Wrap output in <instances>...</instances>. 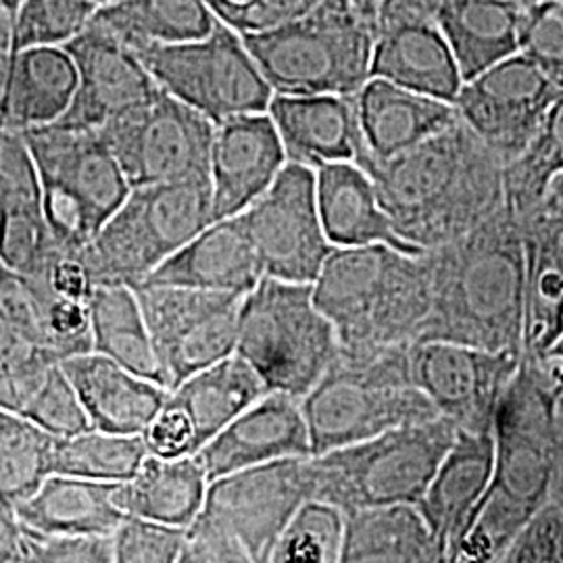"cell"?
Listing matches in <instances>:
<instances>
[{
    "label": "cell",
    "instance_id": "obj_1",
    "mask_svg": "<svg viewBox=\"0 0 563 563\" xmlns=\"http://www.w3.org/2000/svg\"><path fill=\"white\" fill-rule=\"evenodd\" d=\"M402 241L434 249L505 205V163L462 120L386 162L362 165Z\"/></svg>",
    "mask_w": 563,
    "mask_h": 563
},
{
    "label": "cell",
    "instance_id": "obj_2",
    "mask_svg": "<svg viewBox=\"0 0 563 563\" xmlns=\"http://www.w3.org/2000/svg\"><path fill=\"white\" fill-rule=\"evenodd\" d=\"M432 307L420 341L522 351L526 251L520 222L504 205L453 241L426 249Z\"/></svg>",
    "mask_w": 563,
    "mask_h": 563
},
{
    "label": "cell",
    "instance_id": "obj_3",
    "mask_svg": "<svg viewBox=\"0 0 563 563\" xmlns=\"http://www.w3.org/2000/svg\"><path fill=\"white\" fill-rule=\"evenodd\" d=\"M562 384V360L549 353L522 357L495 418L493 483L457 563L504 562L523 526L549 501L555 397Z\"/></svg>",
    "mask_w": 563,
    "mask_h": 563
},
{
    "label": "cell",
    "instance_id": "obj_4",
    "mask_svg": "<svg viewBox=\"0 0 563 563\" xmlns=\"http://www.w3.org/2000/svg\"><path fill=\"white\" fill-rule=\"evenodd\" d=\"M313 299L336 330L342 357H367L420 341L432 307L430 272L422 255L388 244L336 246Z\"/></svg>",
    "mask_w": 563,
    "mask_h": 563
},
{
    "label": "cell",
    "instance_id": "obj_5",
    "mask_svg": "<svg viewBox=\"0 0 563 563\" xmlns=\"http://www.w3.org/2000/svg\"><path fill=\"white\" fill-rule=\"evenodd\" d=\"M309 499L311 455L220 476L207 486L201 514L186 528L180 563H269L286 523Z\"/></svg>",
    "mask_w": 563,
    "mask_h": 563
},
{
    "label": "cell",
    "instance_id": "obj_6",
    "mask_svg": "<svg viewBox=\"0 0 563 563\" xmlns=\"http://www.w3.org/2000/svg\"><path fill=\"white\" fill-rule=\"evenodd\" d=\"M378 21L357 0H320L307 13L242 41L274 95L355 97L372 78Z\"/></svg>",
    "mask_w": 563,
    "mask_h": 563
},
{
    "label": "cell",
    "instance_id": "obj_7",
    "mask_svg": "<svg viewBox=\"0 0 563 563\" xmlns=\"http://www.w3.org/2000/svg\"><path fill=\"white\" fill-rule=\"evenodd\" d=\"M301 402L313 455L439 418L413 383L409 346L367 357L341 355Z\"/></svg>",
    "mask_w": 563,
    "mask_h": 563
},
{
    "label": "cell",
    "instance_id": "obj_8",
    "mask_svg": "<svg viewBox=\"0 0 563 563\" xmlns=\"http://www.w3.org/2000/svg\"><path fill=\"white\" fill-rule=\"evenodd\" d=\"M236 355L272 393L307 397L339 362L341 344L332 322L313 299V284L262 282L244 295Z\"/></svg>",
    "mask_w": 563,
    "mask_h": 563
},
{
    "label": "cell",
    "instance_id": "obj_9",
    "mask_svg": "<svg viewBox=\"0 0 563 563\" xmlns=\"http://www.w3.org/2000/svg\"><path fill=\"white\" fill-rule=\"evenodd\" d=\"M455 437L457 426L439 416L311 455L313 499L336 505L342 514L418 505Z\"/></svg>",
    "mask_w": 563,
    "mask_h": 563
},
{
    "label": "cell",
    "instance_id": "obj_10",
    "mask_svg": "<svg viewBox=\"0 0 563 563\" xmlns=\"http://www.w3.org/2000/svg\"><path fill=\"white\" fill-rule=\"evenodd\" d=\"M209 223V178L134 186L86 249L92 278L139 286Z\"/></svg>",
    "mask_w": 563,
    "mask_h": 563
},
{
    "label": "cell",
    "instance_id": "obj_11",
    "mask_svg": "<svg viewBox=\"0 0 563 563\" xmlns=\"http://www.w3.org/2000/svg\"><path fill=\"white\" fill-rule=\"evenodd\" d=\"M38 169L44 218L65 246L86 249L130 192L97 130L48 123L23 130Z\"/></svg>",
    "mask_w": 563,
    "mask_h": 563
},
{
    "label": "cell",
    "instance_id": "obj_12",
    "mask_svg": "<svg viewBox=\"0 0 563 563\" xmlns=\"http://www.w3.org/2000/svg\"><path fill=\"white\" fill-rule=\"evenodd\" d=\"M134 53L159 88L216 125L239 115L265 113L274 99L242 34L222 21L199 41L146 46Z\"/></svg>",
    "mask_w": 563,
    "mask_h": 563
},
{
    "label": "cell",
    "instance_id": "obj_13",
    "mask_svg": "<svg viewBox=\"0 0 563 563\" xmlns=\"http://www.w3.org/2000/svg\"><path fill=\"white\" fill-rule=\"evenodd\" d=\"M97 132L132 188L209 178L216 123L163 88Z\"/></svg>",
    "mask_w": 563,
    "mask_h": 563
},
{
    "label": "cell",
    "instance_id": "obj_14",
    "mask_svg": "<svg viewBox=\"0 0 563 563\" xmlns=\"http://www.w3.org/2000/svg\"><path fill=\"white\" fill-rule=\"evenodd\" d=\"M134 288L167 390L236 353L244 295L165 284Z\"/></svg>",
    "mask_w": 563,
    "mask_h": 563
},
{
    "label": "cell",
    "instance_id": "obj_15",
    "mask_svg": "<svg viewBox=\"0 0 563 563\" xmlns=\"http://www.w3.org/2000/svg\"><path fill=\"white\" fill-rule=\"evenodd\" d=\"M241 220L263 274L276 280L313 284L336 249L323 230L316 169L301 163H286Z\"/></svg>",
    "mask_w": 563,
    "mask_h": 563
},
{
    "label": "cell",
    "instance_id": "obj_16",
    "mask_svg": "<svg viewBox=\"0 0 563 563\" xmlns=\"http://www.w3.org/2000/svg\"><path fill=\"white\" fill-rule=\"evenodd\" d=\"M413 383L441 418L465 432H493L499 405L522 365V351H488L451 341L409 346Z\"/></svg>",
    "mask_w": 563,
    "mask_h": 563
},
{
    "label": "cell",
    "instance_id": "obj_17",
    "mask_svg": "<svg viewBox=\"0 0 563 563\" xmlns=\"http://www.w3.org/2000/svg\"><path fill=\"white\" fill-rule=\"evenodd\" d=\"M562 90L522 53L465 81L455 99L460 120L501 159H516L534 139Z\"/></svg>",
    "mask_w": 563,
    "mask_h": 563
},
{
    "label": "cell",
    "instance_id": "obj_18",
    "mask_svg": "<svg viewBox=\"0 0 563 563\" xmlns=\"http://www.w3.org/2000/svg\"><path fill=\"white\" fill-rule=\"evenodd\" d=\"M63 48L76 63L78 88L69 109L55 123L99 130L159 90L141 57L92 21Z\"/></svg>",
    "mask_w": 563,
    "mask_h": 563
},
{
    "label": "cell",
    "instance_id": "obj_19",
    "mask_svg": "<svg viewBox=\"0 0 563 563\" xmlns=\"http://www.w3.org/2000/svg\"><path fill=\"white\" fill-rule=\"evenodd\" d=\"M288 163L269 113H251L216 125L209 181L213 222L241 216L280 176Z\"/></svg>",
    "mask_w": 563,
    "mask_h": 563
},
{
    "label": "cell",
    "instance_id": "obj_20",
    "mask_svg": "<svg viewBox=\"0 0 563 563\" xmlns=\"http://www.w3.org/2000/svg\"><path fill=\"white\" fill-rule=\"evenodd\" d=\"M313 455L301 399L267 393L197 453L207 481L244 467Z\"/></svg>",
    "mask_w": 563,
    "mask_h": 563
},
{
    "label": "cell",
    "instance_id": "obj_21",
    "mask_svg": "<svg viewBox=\"0 0 563 563\" xmlns=\"http://www.w3.org/2000/svg\"><path fill=\"white\" fill-rule=\"evenodd\" d=\"M495 472V430H457L455 443L428 484L418 509L443 547L446 563H457L463 541L476 522Z\"/></svg>",
    "mask_w": 563,
    "mask_h": 563
},
{
    "label": "cell",
    "instance_id": "obj_22",
    "mask_svg": "<svg viewBox=\"0 0 563 563\" xmlns=\"http://www.w3.org/2000/svg\"><path fill=\"white\" fill-rule=\"evenodd\" d=\"M267 113L288 162L318 169L328 163H360L365 155L355 97L274 95Z\"/></svg>",
    "mask_w": 563,
    "mask_h": 563
},
{
    "label": "cell",
    "instance_id": "obj_23",
    "mask_svg": "<svg viewBox=\"0 0 563 563\" xmlns=\"http://www.w3.org/2000/svg\"><path fill=\"white\" fill-rule=\"evenodd\" d=\"M355 107L365 146L360 165L393 159L460 121L453 102L439 101L380 78L365 81L355 95Z\"/></svg>",
    "mask_w": 563,
    "mask_h": 563
},
{
    "label": "cell",
    "instance_id": "obj_24",
    "mask_svg": "<svg viewBox=\"0 0 563 563\" xmlns=\"http://www.w3.org/2000/svg\"><path fill=\"white\" fill-rule=\"evenodd\" d=\"M92 428L144 434L169 390L121 363L88 351L60 362Z\"/></svg>",
    "mask_w": 563,
    "mask_h": 563
},
{
    "label": "cell",
    "instance_id": "obj_25",
    "mask_svg": "<svg viewBox=\"0 0 563 563\" xmlns=\"http://www.w3.org/2000/svg\"><path fill=\"white\" fill-rule=\"evenodd\" d=\"M263 276L262 263L241 216H234L209 223L142 284L246 295Z\"/></svg>",
    "mask_w": 563,
    "mask_h": 563
},
{
    "label": "cell",
    "instance_id": "obj_26",
    "mask_svg": "<svg viewBox=\"0 0 563 563\" xmlns=\"http://www.w3.org/2000/svg\"><path fill=\"white\" fill-rule=\"evenodd\" d=\"M372 78L439 101L453 102L463 76L437 21H405L380 25L372 55Z\"/></svg>",
    "mask_w": 563,
    "mask_h": 563
},
{
    "label": "cell",
    "instance_id": "obj_27",
    "mask_svg": "<svg viewBox=\"0 0 563 563\" xmlns=\"http://www.w3.org/2000/svg\"><path fill=\"white\" fill-rule=\"evenodd\" d=\"M520 228L526 251L522 357L537 360L563 334V218L537 207Z\"/></svg>",
    "mask_w": 563,
    "mask_h": 563
},
{
    "label": "cell",
    "instance_id": "obj_28",
    "mask_svg": "<svg viewBox=\"0 0 563 563\" xmlns=\"http://www.w3.org/2000/svg\"><path fill=\"white\" fill-rule=\"evenodd\" d=\"M316 176L323 230L334 246L388 244L407 255H422L423 249L395 232L376 184L360 163H328L316 169Z\"/></svg>",
    "mask_w": 563,
    "mask_h": 563
},
{
    "label": "cell",
    "instance_id": "obj_29",
    "mask_svg": "<svg viewBox=\"0 0 563 563\" xmlns=\"http://www.w3.org/2000/svg\"><path fill=\"white\" fill-rule=\"evenodd\" d=\"M21 530L36 534H113L125 511L121 483L51 474L15 505Z\"/></svg>",
    "mask_w": 563,
    "mask_h": 563
},
{
    "label": "cell",
    "instance_id": "obj_30",
    "mask_svg": "<svg viewBox=\"0 0 563 563\" xmlns=\"http://www.w3.org/2000/svg\"><path fill=\"white\" fill-rule=\"evenodd\" d=\"M78 69L63 46L15 51L0 97V118L18 130L59 121L74 101Z\"/></svg>",
    "mask_w": 563,
    "mask_h": 563
},
{
    "label": "cell",
    "instance_id": "obj_31",
    "mask_svg": "<svg viewBox=\"0 0 563 563\" xmlns=\"http://www.w3.org/2000/svg\"><path fill=\"white\" fill-rule=\"evenodd\" d=\"M341 563H446L418 505L395 504L344 514Z\"/></svg>",
    "mask_w": 563,
    "mask_h": 563
},
{
    "label": "cell",
    "instance_id": "obj_32",
    "mask_svg": "<svg viewBox=\"0 0 563 563\" xmlns=\"http://www.w3.org/2000/svg\"><path fill=\"white\" fill-rule=\"evenodd\" d=\"M267 393L262 376L234 353L188 376L169 390L167 402L188 423L199 453L228 423L234 422Z\"/></svg>",
    "mask_w": 563,
    "mask_h": 563
},
{
    "label": "cell",
    "instance_id": "obj_33",
    "mask_svg": "<svg viewBox=\"0 0 563 563\" xmlns=\"http://www.w3.org/2000/svg\"><path fill=\"white\" fill-rule=\"evenodd\" d=\"M523 7L516 0H451L437 18L463 81L520 53Z\"/></svg>",
    "mask_w": 563,
    "mask_h": 563
},
{
    "label": "cell",
    "instance_id": "obj_34",
    "mask_svg": "<svg viewBox=\"0 0 563 563\" xmlns=\"http://www.w3.org/2000/svg\"><path fill=\"white\" fill-rule=\"evenodd\" d=\"M207 486L197 455L167 460L148 453L136 476L121 483V507L130 516L188 528L201 514Z\"/></svg>",
    "mask_w": 563,
    "mask_h": 563
},
{
    "label": "cell",
    "instance_id": "obj_35",
    "mask_svg": "<svg viewBox=\"0 0 563 563\" xmlns=\"http://www.w3.org/2000/svg\"><path fill=\"white\" fill-rule=\"evenodd\" d=\"M218 21L205 0H120L102 4L92 18L132 51L199 41Z\"/></svg>",
    "mask_w": 563,
    "mask_h": 563
},
{
    "label": "cell",
    "instance_id": "obj_36",
    "mask_svg": "<svg viewBox=\"0 0 563 563\" xmlns=\"http://www.w3.org/2000/svg\"><path fill=\"white\" fill-rule=\"evenodd\" d=\"M92 351L163 384L162 367L134 286L99 284L88 301ZM165 386V384H163Z\"/></svg>",
    "mask_w": 563,
    "mask_h": 563
},
{
    "label": "cell",
    "instance_id": "obj_37",
    "mask_svg": "<svg viewBox=\"0 0 563 563\" xmlns=\"http://www.w3.org/2000/svg\"><path fill=\"white\" fill-rule=\"evenodd\" d=\"M148 455L142 434H115L88 428L57 437L53 446V474L101 483H125L136 476Z\"/></svg>",
    "mask_w": 563,
    "mask_h": 563
},
{
    "label": "cell",
    "instance_id": "obj_38",
    "mask_svg": "<svg viewBox=\"0 0 563 563\" xmlns=\"http://www.w3.org/2000/svg\"><path fill=\"white\" fill-rule=\"evenodd\" d=\"M560 174H563V92L549 109L534 139L516 159L505 163V205L518 222L541 205Z\"/></svg>",
    "mask_w": 563,
    "mask_h": 563
},
{
    "label": "cell",
    "instance_id": "obj_39",
    "mask_svg": "<svg viewBox=\"0 0 563 563\" xmlns=\"http://www.w3.org/2000/svg\"><path fill=\"white\" fill-rule=\"evenodd\" d=\"M55 439L51 432L42 430L30 420L11 413V418L0 428V501L21 504L32 493L38 490L53 474V446Z\"/></svg>",
    "mask_w": 563,
    "mask_h": 563
},
{
    "label": "cell",
    "instance_id": "obj_40",
    "mask_svg": "<svg viewBox=\"0 0 563 563\" xmlns=\"http://www.w3.org/2000/svg\"><path fill=\"white\" fill-rule=\"evenodd\" d=\"M344 514L336 505L309 499L286 523L269 562H341Z\"/></svg>",
    "mask_w": 563,
    "mask_h": 563
},
{
    "label": "cell",
    "instance_id": "obj_41",
    "mask_svg": "<svg viewBox=\"0 0 563 563\" xmlns=\"http://www.w3.org/2000/svg\"><path fill=\"white\" fill-rule=\"evenodd\" d=\"M95 0H23L13 15L15 51L65 46L90 25Z\"/></svg>",
    "mask_w": 563,
    "mask_h": 563
},
{
    "label": "cell",
    "instance_id": "obj_42",
    "mask_svg": "<svg viewBox=\"0 0 563 563\" xmlns=\"http://www.w3.org/2000/svg\"><path fill=\"white\" fill-rule=\"evenodd\" d=\"M67 249L55 236L44 211L0 213V263L27 280H41Z\"/></svg>",
    "mask_w": 563,
    "mask_h": 563
},
{
    "label": "cell",
    "instance_id": "obj_43",
    "mask_svg": "<svg viewBox=\"0 0 563 563\" xmlns=\"http://www.w3.org/2000/svg\"><path fill=\"white\" fill-rule=\"evenodd\" d=\"M42 209L41 180L23 130L0 125V213Z\"/></svg>",
    "mask_w": 563,
    "mask_h": 563
},
{
    "label": "cell",
    "instance_id": "obj_44",
    "mask_svg": "<svg viewBox=\"0 0 563 563\" xmlns=\"http://www.w3.org/2000/svg\"><path fill=\"white\" fill-rule=\"evenodd\" d=\"M186 528L125 514L113 532L115 563H180Z\"/></svg>",
    "mask_w": 563,
    "mask_h": 563
},
{
    "label": "cell",
    "instance_id": "obj_45",
    "mask_svg": "<svg viewBox=\"0 0 563 563\" xmlns=\"http://www.w3.org/2000/svg\"><path fill=\"white\" fill-rule=\"evenodd\" d=\"M520 53L563 92V2L544 0L523 7Z\"/></svg>",
    "mask_w": 563,
    "mask_h": 563
},
{
    "label": "cell",
    "instance_id": "obj_46",
    "mask_svg": "<svg viewBox=\"0 0 563 563\" xmlns=\"http://www.w3.org/2000/svg\"><path fill=\"white\" fill-rule=\"evenodd\" d=\"M25 563H115L113 534H36L23 530Z\"/></svg>",
    "mask_w": 563,
    "mask_h": 563
},
{
    "label": "cell",
    "instance_id": "obj_47",
    "mask_svg": "<svg viewBox=\"0 0 563 563\" xmlns=\"http://www.w3.org/2000/svg\"><path fill=\"white\" fill-rule=\"evenodd\" d=\"M218 20L239 34H257L295 20L320 0H205Z\"/></svg>",
    "mask_w": 563,
    "mask_h": 563
},
{
    "label": "cell",
    "instance_id": "obj_48",
    "mask_svg": "<svg viewBox=\"0 0 563 563\" xmlns=\"http://www.w3.org/2000/svg\"><path fill=\"white\" fill-rule=\"evenodd\" d=\"M504 562L563 563V507L549 499L523 526Z\"/></svg>",
    "mask_w": 563,
    "mask_h": 563
},
{
    "label": "cell",
    "instance_id": "obj_49",
    "mask_svg": "<svg viewBox=\"0 0 563 563\" xmlns=\"http://www.w3.org/2000/svg\"><path fill=\"white\" fill-rule=\"evenodd\" d=\"M451 0H380L378 27L405 21H437Z\"/></svg>",
    "mask_w": 563,
    "mask_h": 563
},
{
    "label": "cell",
    "instance_id": "obj_50",
    "mask_svg": "<svg viewBox=\"0 0 563 563\" xmlns=\"http://www.w3.org/2000/svg\"><path fill=\"white\" fill-rule=\"evenodd\" d=\"M0 563H25L23 530L11 505L0 501Z\"/></svg>",
    "mask_w": 563,
    "mask_h": 563
},
{
    "label": "cell",
    "instance_id": "obj_51",
    "mask_svg": "<svg viewBox=\"0 0 563 563\" xmlns=\"http://www.w3.org/2000/svg\"><path fill=\"white\" fill-rule=\"evenodd\" d=\"M549 499L563 507V384L555 397V430H553V474Z\"/></svg>",
    "mask_w": 563,
    "mask_h": 563
},
{
    "label": "cell",
    "instance_id": "obj_52",
    "mask_svg": "<svg viewBox=\"0 0 563 563\" xmlns=\"http://www.w3.org/2000/svg\"><path fill=\"white\" fill-rule=\"evenodd\" d=\"M15 55V38H13V13L0 4V97L7 80V71Z\"/></svg>",
    "mask_w": 563,
    "mask_h": 563
},
{
    "label": "cell",
    "instance_id": "obj_53",
    "mask_svg": "<svg viewBox=\"0 0 563 563\" xmlns=\"http://www.w3.org/2000/svg\"><path fill=\"white\" fill-rule=\"evenodd\" d=\"M357 2L362 4L363 11H365L367 15L376 18V21H378V4H380V0H357Z\"/></svg>",
    "mask_w": 563,
    "mask_h": 563
},
{
    "label": "cell",
    "instance_id": "obj_54",
    "mask_svg": "<svg viewBox=\"0 0 563 563\" xmlns=\"http://www.w3.org/2000/svg\"><path fill=\"white\" fill-rule=\"evenodd\" d=\"M549 355H553V357H558V360H562L563 362V334L558 339V341L553 342V346L547 351Z\"/></svg>",
    "mask_w": 563,
    "mask_h": 563
},
{
    "label": "cell",
    "instance_id": "obj_55",
    "mask_svg": "<svg viewBox=\"0 0 563 563\" xmlns=\"http://www.w3.org/2000/svg\"><path fill=\"white\" fill-rule=\"evenodd\" d=\"M23 0H0V4L4 7V9H9L13 15H15V11L20 9V4Z\"/></svg>",
    "mask_w": 563,
    "mask_h": 563
},
{
    "label": "cell",
    "instance_id": "obj_56",
    "mask_svg": "<svg viewBox=\"0 0 563 563\" xmlns=\"http://www.w3.org/2000/svg\"><path fill=\"white\" fill-rule=\"evenodd\" d=\"M516 2H520L522 7H530V4H537V2H544V0H516ZM563 2V0H560Z\"/></svg>",
    "mask_w": 563,
    "mask_h": 563
},
{
    "label": "cell",
    "instance_id": "obj_57",
    "mask_svg": "<svg viewBox=\"0 0 563 563\" xmlns=\"http://www.w3.org/2000/svg\"><path fill=\"white\" fill-rule=\"evenodd\" d=\"M99 7H102V4H111V2H120V0H95Z\"/></svg>",
    "mask_w": 563,
    "mask_h": 563
},
{
    "label": "cell",
    "instance_id": "obj_58",
    "mask_svg": "<svg viewBox=\"0 0 563 563\" xmlns=\"http://www.w3.org/2000/svg\"><path fill=\"white\" fill-rule=\"evenodd\" d=\"M2 123H4V121H2V118H0V125H2Z\"/></svg>",
    "mask_w": 563,
    "mask_h": 563
}]
</instances>
